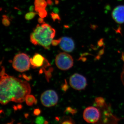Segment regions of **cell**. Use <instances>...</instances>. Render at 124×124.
Here are the masks:
<instances>
[{
	"mask_svg": "<svg viewBox=\"0 0 124 124\" xmlns=\"http://www.w3.org/2000/svg\"><path fill=\"white\" fill-rule=\"evenodd\" d=\"M0 82V102L5 105L10 101L22 103L30 94L31 89L29 83L18 78L8 75L2 67Z\"/></svg>",
	"mask_w": 124,
	"mask_h": 124,
	"instance_id": "cell-1",
	"label": "cell"
},
{
	"mask_svg": "<svg viewBox=\"0 0 124 124\" xmlns=\"http://www.w3.org/2000/svg\"><path fill=\"white\" fill-rule=\"evenodd\" d=\"M55 34V29L45 22L41 25L37 24L31 34L30 40L33 45L40 46L45 49H49Z\"/></svg>",
	"mask_w": 124,
	"mask_h": 124,
	"instance_id": "cell-2",
	"label": "cell"
},
{
	"mask_svg": "<svg viewBox=\"0 0 124 124\" xmlns=\"http://www.w3.org/2000/svg\"><path fill=\"white\" fill-rule=\"evenodd\" d=\"M85 108L83 112V118L90 124H107L110 118V112L105 104H96Z\"/></svg>",
	"mask_w": 124,
	"mask_h": 124,
	"instance_id": "cell-3",
	"label": "cell"
},
{
	"mask_svg": "<svg viewBox=\"0 0 124 124\" xmlns=\"http://www.w3.org/2000/svg\"><path fill=\"white\" fill-rule=\"evenodd\" d=\"M31 62L29 56L26 54L22 53L15 56L12 65L14 69L20 72L28 70L31 67Z\"/></svg>",
	"mask_w": 124,
	"mask_h": 124,
	"instance_id": "cell-4",
	"label": "cell"
},
{
	"mask_svg": "<svg viewBox=\"0 0 124 124\" xmlns=\"http://www.w3.org/2000/svg\"><path fill=\"white\" fill-rule=\"evenodd\" d=\"M55 63L60 70H67L73 66V59L71 56L67 53H60L56 56Z\"/></svg>",
	"mask_w": 124,
	"mask_h": 124,
	"instance_id": "cell-5",
	"label": "cell"
},
{
	"mask_svg": "<svg viewBox=\"0 0 124 124\" xmlns=\"http://www.w3.org/2000/svg\"><path fill=\"white\" fill-rule=\"evenodd\" d=\"M42 104L46 107L54 106L57 103L58 97L55 91L49 90L42 93L40 97Z\"/></svg>",
	"mask_w": 124,
	"mask_h": 124,
	"instance_id": "cell-6",
	"label": "cell"
},
{
	"mask_svg": "<svg viewBox=\"0 0 124 124\" xmlns=\"http://www.w3.org/2000/svg\"><path fill=\"white\" fill-rule=\"evenodd\" d=\"M70 85L76 90L84 89L87 86V80L84 76L76 73L72 75L69 79Z\"/></svg>",
	"mask_w": 124,
	"mask_h": 124,
	"instance_id": "cell-7",
	"label": "cell"
},
{
	"mask_svg": "<svg viewBox=\"0 0 124 124\" xmlns=\"http://www.w3.org/2000/svg\"><path fill=\"white\" fill-rule=\"evenodd\" d=\"M59 44L60 48L67 53L72 52L75 48L74 41L71 38L67 37H64L60 38Z\"/></svg>",
	"mask_w": 124,
	"mask_h": 124,
	"instance_id": "cell-8",
	"label": "cell"
},
{
	"mask_svg": "<svg viewBox=\"0 0 124 124\" xmlns=\"http://www.w3.org/2000/svg\"><path fill=\"white\" fill-rule=\"evenodd\" d=\"M113 19L118 23H124V6L120 5L116 7L112 13Z\"/></svg>",
	"mask_w": 124,
	"mask_h": 124,
	"instance_id": "cell-9",
	"label": "cell"
},
{
	"mask_svg": "<svg viewBox=\"0 0 124 124\" xmlns=\"http://www.w3.org/2000/svg\"><path fill=\"white\" fill-rule=\"evenodd\" d=\"M46 60L42 55L38 53L35 54L33 57L30 59L31 65L33 68L42 66Z\"/></svg>",
	"mask_w": 124,
	"mask_h": 124,
	"instance_id": "cell-10",
	"label": "cell"
},
{
	"mask_svg": "<svg viewBox=\"0 0 124 124\" xmlns=\"http://www.w3.org/2000/svg\"><path fill=\"white\" fill-rule=\"evenodd\" d=\"M47 3L45 0H35L34 2L35 11L38 12L40 9H45Z\"/></svg>",
	"mask_w": 124,
	"mask_h": 124,
	"instance_id": "cell-11",
	"label": "cell"
},
{
	"mask_svg": "<svg viewBox=\"0 0 124 124\" xmlns=\"http://www.w3.org/2000/svg\"><path fill=\"white\" fill-rule=\"evenodd\" d=\"M26 103L29 106H32L33 104H36L37 103V100L33 95L29 94L27 95L25 99Z\"/></svg>",
	"mask_w": 124,
	"mask_h": 124,
	"instance_id": "cell-12",
	"label": "cell"
},
{
	"mask_svg": "<svg viewBox=\"0 0 124 124\" xmlns=\"http://www.w3.org/2000/svg\"><path fill=\"white\" fill-rule=\"evenodd\" d=\"M59 124H75L72 119L69 116H64L60 121Z\"/></svg>",
	"mask_w": 124,
	"mask_h": 124,
	"instance_id": "cell-13",
	"label": "cell"
},
{
	"mask_svg": "<svg viewBox=\"0 0 124 124\" xmlns=\"http://www.w3.org/2000/svg\"><path fill=\"white\" fill-rule=\"evenodd\" d=\"M2 24L5 26L8 27L10 25V22L8 17L6 15L2 16Z\"/></svg>",
	"mask_w": 124,
	"mask_h": 124,
	"instance_id": "cell-14",
	"label": "cell"
},
{
	"mask_svg": "<svg viewBox=\"0 0 124 124\" xmlns=\"http://www.w3.org/2000/svg\"><path fill=\"white\" fill-rule=\"evenodd\" d=\"M36 13L33 12H30L25 15V18L26 20H31L34 18L37 15Z\"/></svg>",
	"mask_w": 124,
	"mask_h": 124,
	"instance_id": "cell-15",
	"label": "cell"
},
{
	"mask_svg": "<svg viewBox=\"0 0 124 124\" xmlns=\"http://www.w3.org/2000/svg\"><path fill=\"white\" fill-rule=\"evenodd\" d=\"M38 14L40 17H46L47 15V13L45 9H40L38 11Z\"/></svg>",
	"mask_w": 124,
	"mask_h": 124,
	"instance_id": "cell-16",
	"label": "cell"
},
{
	"mask_svg": "<svg viewBox=\"0 0 124 124\" xmlns=\"http://www.w3.org/2000/svg\"><path fill=\"white\" fill-rule=\"evenodd\" d=\"M50 15L54 22H55L56 20H61V18L58 14L54 13L53 12H52L50 13Z\"/></svg>",
	"mask_w": 124,
	"mask_h": 124,
	"instance_id": "cell-17",
	"label": "cell"
},
{
	"mask_svg": "<svg viewBox=\"0 0 124 124\" xmlns=\"http://www.w3.org/2000/svg\"><path fill=\"white\" fill-rule=\"evenodd\" d=\"M45 121L44 118L42 116H39L36 118L35 123L36 124H44Z\"/></svg>",
	"mask_w": 124,
	"mask_h": 124,
	"instance_id": "cell-18",
	"label": "cell"
},
{
	"mask_svg": "<svg viewBox=\"0 0 124 124\" xmlns=\"http://www.w3.org/2000/svg\"><path fill=\"white\" fill-rule=\"evenodd\" d=\"M64 112H68V113H70L72 114L75 113V110L74 109H72L71 107H68L66 108V111Z\"/></svg>",
	"mask_w": 124,
	"mask_h": 124,
	"instance_id": "cell-19",
	"label": "cell"
},
{
	"mask_svg": "<svg viewBox=\"0 0 124 124\" xmlns=\"http://www.w3.org/2000/svg\"><path fill=\"white\" fill-rule=\"evenodd\" d=\"M41 112V111L39 108H36L33 111V115L36 116H38L39 115Z\"/></svg>",
	"mask_w": 124,
	"mask_h": 124,
	"instance_id": "cell-20",
	"label": "cell"
},
{
	"mask_svg": "<svg viewBox=\"0 0 124 124\" xmlns=\"http://www.w3.org/2000/svg\"><path fill=\"white\" fill-rule=\"evenodd\" d=\"M60 38L57 40H53L52 41V45L54 46H56L60 43Z\"/></svg>",
	"mask_w": 124,
	"mask_h": 124,
	"instance_id": "cell-21",
	"label": "cell"
},
{
	"mask_svg": "<svg viewBox=\"0 0 124 124\" xmlns=\"http://www.w3.org/2000/svg\"><path fill=\"white\" fill-rule=\"evenodd\" d=\"M121 80L122 81V84L124 85V69L122 72L121 75Z\"/></svg>",
	"mask_w": 124,
	"mask_h": 124,
	"instance_id": "cell-22",
	"label": "cell"
},
{
	"mask_svg": "<svg viewBox=\"0 0 124 124\" xmlns=\"http://www.w3.org/2000/svg\"><path fill=\"white\" fill-rule=\"evenodd\" d=\"M53 12L55 14H58L59 12V9L57 7H54L53 9Z\"/></svg>",
	"mask_w": 124,
	"mask_h": 124,
	"instance_id": "cell-23",
	"label": "cell"
},
{
	"mask_svg": "<svg viewBox=\"0 0 124 124\" xmlns=\"http://www.w3.org/2000/svg\"><path fill=\"white\" fill-rule=\"evenodd\" d=\"M38 23L41 24H42L45 23L44 21V19H43V18L40 17L38 19Z\"/></svg>",
	"mask_w": 124,
	"mask_h": 124,
	"instance_id": "cell-24",
	"label": "cell"
},
{
	"mask_svg": "<svg viewBox=\"0 0 124 124\" xmlns=\"http://www.w3.org/2000/svg\"><path fill=\"white\" fill-rule=\"evenodd\" d=\"M47 4L50 6H52L53 5V2L51 0H47L46 1Z\"/></svg>",
	"mask_w": 124,
	"mask_h": 124,
	"instance_id": "cell-25",
	"label": "cell"
},
{
	"mask_svg": "<svg viewBox=\"0 0 124 124\" xmlns=\"http://www.w3.org/2000/svg\"><path fill=\"white\" fill-rule=\"evenodd\" d=\"M34 9H35V7L33 6H31L29 8V11L30 12H33L34 10Z\"/></svg>",
	"mask_w": 124,
	"mask_h": 124,
	"instance_id": "cell-26",
	"label": "cell"
},
{
	"mask_svg": "<svg viewBox=\"0 0 124 124\" xmlns=\"http://www.w3.org/2000/svg\"><path fill=\"white\" fill-rule=\"evenodd\" d=\"M59 1L58 0H55V3L56 5H58L59 4Z\"/></svg>",
	"mask_w": 124,
	"mask_h": 124,
	"instance_id": "cell-27",
	"label": "cell"
},
{
	"mask_svg": "<svg viewBox=\"0 0 124 124\" xmlns=\"http://www.w3.org/2000/svg\"><path fill=\"white\" fill-rule=\"evenodd\" d=\"M14 122V120L12 121H11V122H10V123H8L7 124H13Z\"/></svg>",
	"mask_w": 124,
	"mask_h": 124,
	"instance_id": "cell-28",
	"label": "cell"
},
{
	"mask_svg": "<svg viewBox=\"0 0 124 124\" xmlns=\"http://www.w3.org/2000/svg\"><path fill=\"white\" fill-rule=\"evenodd\" d=\"M48 124V121H45L44 124Z\"/></svg>",
	"mask_w": 124,
	"mask_h": 124,
	"instance_id": "cell-29",
	"label": "cell"
},
{
	"mask_svg": "<svg viewBox=\"0 0 124 124\" xmlns=\"http://www.w3.org/2000/svg\"><path fill=\"white\" fill-rule=\"evenodd\" d=\"M61 0L62 1H63L65 0Z\"/></svg>",
	"mask_w": 124,
	"mask_h": 124,
	"instance_id": "cell-30",
	"label": "cell"
},
{
	"mask_svg": "<svg viewBox=\"0 0 124 124\" xmlns=\"http://www.w3.org/2000/svg\"><path fill=\"white\" fill-rule=\"evenodd\" d=\"M21 124V123H19V124Z\"/></svg>",
	"mask_w": 124,
	"mask_h": 124,
	"instance_id": "cell-31",
	"label": "cell"
}]
</instances>
